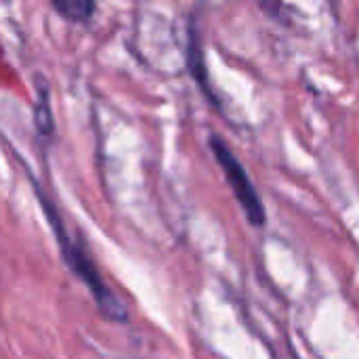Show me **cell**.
<instances>
[{"label":"cell","mask_w":359,"mask_h":359,"mask_svg":"<svg viewBox=\"0 0 359 359\" xmlns=\"http://www.w3.org/2000/svg\"><path fill=\"white\" fill-rule=\"evenodd\" d=\"M34 189L38 191L40 204H42V208H44V215H46V219H48V225H50L53 231H55V238H57L61 257H63L65 265L69 267V271L88 288V292L93 294V299H95L99 311H101L107 320H111V322H128V309H126V305H124V303L111 292V288L105 284L101 271L97 269V265H95V261L90 259V255L84 250L82 242H80V240H74V238L67 233V229H65V225H63V221H61V217H59L55 204L44 196V191L40 189L38 183H34Z\"/></svg>","instance_id":"6da1fadb"},{"label":"cell","mask_w":359,"mask_h":359,"mask_svg":"<svg viewBox=\"0 0 359 359\" xmlns=\"http://www.w3.org/2000/svg\"><path fill=\"white\" fill-rule=\"evenodd\" d=\"M210 149H212L219 166L223 168V175L229 181L231 191H233L236 200L240 202L248 223L255 225V227H263L265 221H267V212H265L261 196L255 189V185H252L246 168L242 166V162L233 156V151L227 147V143L221 137H217V135L210 137Z\"/></svg>","instance_id":"7a4b0ae2"},{"label":"cell","mask_w":359,"mask_h":359,"mask_svg":"<svg viewBox=\"0 0 359 359\" xmlns=\"http://www.w3.org/2000/svg\"><path fill=\"white\" fill-rule=\"evenodd\" d=\"M187 63L191 69V76L200 82V86L208 93V76H206V67H204V53H202V44H200V36L198 29L191 25L189 27V42H187Z\"/></svg>","instance_id":"3957f363"},{"label":"cell","mask_w":359,"mask_h":359,"mask_svg":"<svg viewBox=\"0 0 359 359\" xmlns=\"http://www.w3.org/2000/svg\"><path fill=\"white\" fill-rule=\"evenodd\" d=\"M50 6L72 23H84L93 17L97 4L88 0H53Z\"/></svg>","instance_id":"277c9868"},{"label":"cell","mask_w":359,"mask_h":359,"mask_svg":"<svg viewBox=\"0 0 359 359\" xmlns=\"http://www.w3.org/2000/svg\"><path fill=\"white\" fill-rule=\"evenodd\" d=\"M36 126H38V130H40L42 135L53 133V118H50L46 99H40V103H38V107H36Z\"/></svg>","instance_id":"5b68a950"}]
</instances>
